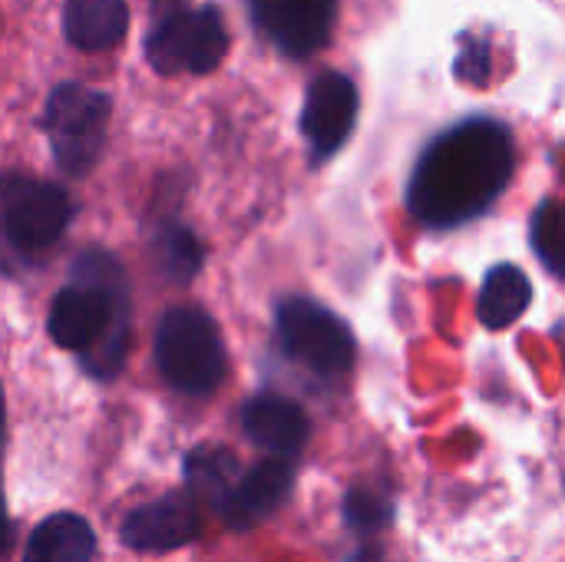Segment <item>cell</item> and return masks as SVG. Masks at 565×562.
Returning <instances> with one entry per match:
<instances>
[{
  "mask_svg": "<svg viewBox=\"0 0 565 562\" xmlns=\"http://www.w3.org/2000/svg\"><path fill=\"white\" fill-rule=\"evenodd\" d=\"M513 136L503 123L477 116L440 132L420 156L407 205L427 229H457L483 215L510 185Z\"/></svg>",
  "mask_w": 565,
  "mask_h": 562,
  "instance_id": "obj_1",
  "label": "cell"
},
{
  "mask_svg": "<svg viewBox=\"0 0 565 562\" xmlns=\"http://www.w3.org/2000/svg\"><path fill=\"white\" fill-rule=\"evenodd\" d=\"M129 285L116 255L89 248L73 262L70 282L50 308V338L76 351L93 378H113L129 348Z\"/></svg>",
  "mask_w": 565,
  "mask_h": 562,
  "instance_id": "obj_2",
  "label": "cell"
},
{
  "mask_svg": "<svg viewBox=\"0 0 565 562\" xmlns=\"http://www.w3.org/2000/svg\"><path fill=\"white\" fill-rule=\"evenodd\" d=\"M156 368L169 388L209 397L225 381V341L202 308H169L156 328Z\"/></svg>",
  "mask_w": 565,
  "mask_h": 562,
  "instance_id": "obj_3",
  "label": "cell"
},
{
  "mask_svg": "<svg viewBox=\"0 0 565 562\" xmlns=\"http://www.w3.org/2000/svg\"><path fill=\"white\" fill-rule=\"evenodd\" d=\"M228 50V33L215 7H179L156 13L146 36L149 66L162 76L212 73Z\"/></svg>",
  "mask_w": 565,
  "mask_h": 562,
  "instance_id": "obj_4",
  "label": "cell"
},
{
  "mask_svg": "<svg viewBox=\"0 0 565 562\" xmlns=\"http://www.w3.org/2000/svg\"><path fill=\"white\" fill-rule=\"evenodd\" d=\"M43 129L60 169L70 176H83L103 156L109 129V96L83 83H60L46 96Z\"/></svg>",
  "mask_w": 565,
  "mask_h": 562,
  "instance_id": "obj_5",
  "label": "cell"
},
{
  "mask_svg": "<svg viewBox=\"0 0 565 562\" xmlns=\"http://www.w3.org/2000/svg\"><path fill=\"white\" fill-rule=\"evenodd\" d=\"M278 341L288 358L321 378H341L354 364L351 328L311 298H288L278 308Z\"/></svg>",
  "mask_w": 565,
  "mask_h": 562,
  "instance_id": "obj_6",
  "label": "cell"
},
{
  "mask_svg": "<svg viewBox=\"0 0 565 562\" xmlns=\"http://www.w3.org/2000/svg\"><path fill=\"white\" fill-rule=\"evenodd\" d=\"M70 215L73 205L63 189L26 176L3 179V238L17 252L50 248L66 232Z\"/></svg>",
  "mask_w": 565,
  "mask_h": 562,
  "instance_id": "obj_7",
  "label": "cell"
},
{
  "mask_svg": "<svg viewBox=\"0 0 565 562\" xmlns=\"http://www.w3.org/2000/svg\"><path fill=\"white\" fill-rule=\"evenodd\" d=\"M354 119H358V89L351 76L338 70L318 73L308 86V99L301 109V132L315 159L334 156L348 142Z\"/></svg>",
  "mask_w": 565,
  "mask_h": 562,
  "instance_id": "obj_8",
  "label": "cell"
},
{
  "mask_svg": "<svg viewBox=\"0 0 565 562\" xmlns=\"http://www.w3.org/2000/svg\"><path fill=\"white\" fill-rule=\"evenodd\" d=\"M199 530H202V520H199L195 494L175 490L146 507H136L122 520L119 540L122 547L136 553H172V550L189 547L199 537Z\"/></svg>",
  "mask_w": 565,
  "mask_h": 562,
  "instance_id": "obj_9",
  "label": "cell"
},
{
  "mask_svg": "<svg viewBox=\"0 0 565 562\" xmlns=\"http://www.w3.org/2000/svg\"><path fill=\"white\" fill-rule=\"evenodd\" d=\"M258 30L288 56H308L331 36L334 0H248Z\"/></svg>",
  "mask_w": 565,
  "mask_h": 562,
  "instance_id": "obj_10",
  "label": "cell"
},
{
  "mask_svg": "<svg viewBox=\"0 0 565 562\" xmlns=\"http://www.w3.org/2000/svg\"><path fill=\"white\" fill-rule=\"evenodd\" d=\"M291 487H295V464L291 457L275 454L271 460H262L238 477L232 494L222 500L218 513L232 530H252L262 520H268L275 510H281Z\"/></svg>",
  "mask_w": 565,
  "mask_h": 562,
  "instance_id": "obj_11",
  "label": "cell"
},
{
  "mask_svg": "<svg viewBox=\"0 0 565 562\" xmlns=\"http://www.w3.org/2000/svg\"><path fill=\"white\" fill-rule=\"evenodd\" d=\"M242 431L255 447H265L268 454L295 457L311 434L308 414L281 397V394H258L242 407Z\"/></svg>",
  "mask_w": 565,
  "mask_h": 562,
  "instance_id": "obj_12",
  "label": "cell"
},
{
  "mask_svg": "<svg viewBox=\"0 0 565 562\" xmlns=\"http://www.w3.org/2000/svg\"><path fill=\"white\" fill-rule=\"evenodd\" d=\"M96 533L79 513H53L33 527L23 562H93Z\"/></svg>",
  "mask_w": 565,
  "mask_h": 562,
  "instance_id": "obj_13",
  "label": "cell"
},
{
  "mask_svg": "<svg viewBox=\"0 0 565 562\" xmlns=\"http://www.w3.org/2000/svg\"><path fill=\"white\" fill-rule=\"evenodd\" d=\"M129 10L126 0H66L63 30L66 40L79 50H109L126 36Z\"/></svg>",
  "mask_w": 565,
  "mask_h": 562,
  "instance_id": "obj_14",
  "label": "cell"
},
{
  "mask_svg": "<svg viewBox=\"0 0 565 562\" xmlns=\"http://www.w3.org/2000/svg\"><path fill=\"white\" fill-rule=\"evenodd\" d=\"M530 298H533V288H530V278L523 275V268L497 265L483 278V288L477 298V315L490 331H503L523 318V311L530 308Z\"/></svg>",
  "mask_w": 565,
  "mask_h": 562,
  "instance_id": "obj_15",
  "label": "cell"
},
{
  "mask_svg": "<svg viewBox=\"0 0 565 562\" xmlns=\"http://www.w3.org/2000/svg\"><path fill=\"white\" fill-rule=\"evenodd\" d=\"M182 474H185V487L195 497L212 500L215 507H222V500L232 494V487L242 477L235 454L228 447H215V444H202V447L189 450L182 460Z\"/></svg>",
  "mask_w": 565,
  "mask_h": 562,
  "instance_id": "obj_16",
  "label": "cell"
},
{
  "mask_svg": "<svg viewBox=\"0 0 565 562\" xmlns=\"http://www.w3.org/2000/svg\"><path fill=\"white\" fill-rule=\"evenodd\" d=\"M149 255L156 262V268L172 278V282H189L195 278L199 265H202V245L199 238L179 225V222H166L152 232V242H149Z\"/></svg>",
  "mask_w": 565,
  "mask_h": 562,
  "instance_id": "obj_17",
  "label": "cell"
},
{
  "mask_svg": "<svg viewBox=\"0 0 565 562\" xmlns=\"http://www.w3.org/2000/svg\"><path fill=\"white\" fill-rule=\"evenodd\" d=\"M533 248L540 262L565 278V202H546L533 215Z\"/></svg>",
  "mask_w": 565,
  "mask_h": 562,
  "instance_id": "obj_18",
  "label": "cell"
},
{
  "mask_svg": "<svg viewBox=\"0 0 565 562\" xmlns=\"http://www.w3.org/2000/svg\"><path fill=\"white\" fill-rule=\"evenodd\" d=\"M344 520L354 533L371 537L394 523V503L371 487H354L344 497Z\"/></svg>",
  "mask_w": 565,
  "mask_h": 562,
  "instance_id": "obj_19",
  "label": "cell"
},
{
  "mask_svg": "<svg viewBox=\"0 0 565 562\" xmlns=\"http://www.w3.org/2000/svg\"><path fill=\"white\" fill-rule=\"evenodd\" d=\"M454 73L470 86H483L490 79V43L477 40V36H467L463 46H460V56L454 63Z\"/></svg>",
  "mask_w": 565,
  "mask_h": 562,
  "instance_id": "obj_20",
  "label": "cell"
},
{
  "mask_svg": "<svg viewBox=\"0 0 565 562\" xmlns=\"http://www.w3.org/2000/svg\"><path fill=\"white\" fill-rule=\"evenodd\" d=\"M344 562H391L384 556V550H377V547H361L358 553H351Z\"/></svg>",
  "mask_w": 565,
  "mask_h": 562,
  "instance_id": "obj_21",
  "label": "cell"
},
{
  "mask_svg": "<svg viewBox=\"0 0 565 562\" xmlns=\"http://www.w3.org/2000/svg\"><path fill=\"white\" fill-rule=\"evenodd\" d=\"M192 0H152V17L156 13H169V10H179V7H189Z\"/></svg>",
  "mask_w": 565,
  "mask_h": 562,
  "instance_id": "obj_22",
  "label": "cell"
}]
</instances>
